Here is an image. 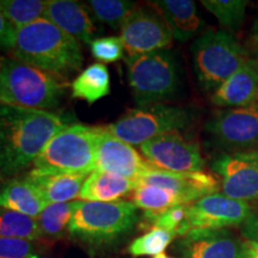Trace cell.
<instances>
[{"instance_id": "obj_30", "label": "cell", "mask_w": 258, "mask_h": 258, "mask_svg": "<svg viewBox=\"0 0 258 258\" xmlns=\"http://www.w3.org/2000/svg\"><path fill=\"white\" fill-rule=\"evenodd\" d=\"M177 237L175 232L152 228L150 232L132 241L128 252L134 257L159 256Z\"/></svg>"}, {"instance_id": "obj_32", "label": "cell", "mask_w": 258, "mask_h": 258, "mask_svg": "<svg viewBox=\"0 0 258 258\" xmlns=\"http://www.w3.org/2000/svg\"><path fill=\"white\" fill-rule=\"evenodd\" d=\"M92 55L101 62H116L123 57L124 47L121 37L110 36L96 38L90 44Z\"/></svg>"}, {"instance_id": "obj_9", "label": "cell", "mask_w": 258, "mask_h": 258, "mask_svg": "<svg viewBox=\"0 0 258 258\" xmlns=\"http://www.w3.org/2000/svg\"><path fill=\"white\" fill-rule=\"evenodd\" d=\"M205 131L215 146L228 153L251 151L258 147V104L215 112Z\"/></svg>"}, {"instance_id": "obj_25", "label": "cell", "mask_w": 258, "mask_h": 258, "mask_svg": "<svg viewBox=\"0 0 258 258\" xmlns=\"http://www.w3.org/2000/svg\"><path fill=\"white\" fill-rule=\"evenodd\" d=\"M73 208L74 202L48 205L36 218L42 237L59 239L69 233Z\"/></svg>"}, {"instance_id": "obj_3", "label": "cell", "mask_w": 258, "mask_h": 258, "mask_svg": "<svg viewBox=\"0 0 258 258\" xmlns=\"http://www.w3.org/2000/svg\"><path fill=\"white\" fill-rule=\"evenodd\" d=\"M139 220L133 202L74 201L69 234L90 247H105L120 243L133 231Z\"/></svg>"}, {"instance_id": "obj_13", "label": "cell", "mask_w": 258, "mask_h": 258, "mask_svg": "<svg viewBox=\"0 0 258 258\" xmlns=\"http://www.w3.org/2000/svg\"><path fill=\"white\" fill-rule=\"evenodd\" d=\"M222 194L244 202L258 201V151L222 153L212 163Z\"/></svg>"}, {"instance_id": "obj_6", "label": "cell", "mask_w": 258, "mask_h": 258, "mask_svg": "<svg viewBox=\"0 0 258 258\" xmlns=\"http://www.w3.org/2000/svg\"><path fill=\"white\" fill-rule=\"evenodd\" d=\"M99 127L67 124L54 135L34 161V169L49 172L91 175L96 170Z\"/></svg>"}, {"instance_id": "obj_5", "label": "cell", "mask_w": 258, "mask_h": 258, "mask_svg": "<svg viewBox=\"0 0 258 258\" xmlns=\"http://www.w3.org/2000/svg\"><path fill=\"white\" fill-rule=\"evenodd\" d=\"M191 55L199 85L212 93L252 57L232 32L215 29L194 41Z\"/></svg>"}, {"instance_id": "obj_38", "label": "cell", "mask_w": 258, "mask_h": 258, "mask_svg": "<svg viewBox=\"0 0 258 258\" xmlns=\"http://www.w3.org/2000/svg\"><path fill=\"white\" fill-rule=\"evenodd\" d=\"M154 258H172V257L166 256L165 253H161V254H159V256H157V257H154Z\"/></svg>"}, {"instance_id": "obj_23", "label": "cell", "mask_w": 258, "mask_h": 258, "mask_svg": "<svg viewBox=\"0 0 258 258\" xmlns=\"http://www.w3.org/2000/svg\"><path fill=\"white\" fill-rule=\"evenodd\" d=\"M110 93V74L103 63H93L73 80L72 97L93 104Z\"/></svg>"}, {"instance_id": "obj_34", "label": "cell", "mask_w": 258, "mask_h": 258, "mask_svg": "<svg viewBox=\"0 0 258 258\" xmlns=\"http://www.w3.org/2000/svg\"><path fill=\"white\" fill-rule=\"evenodd\" d=\"M15 38L16 29L0 11V51H11L15 44Z\"/></svg>"}, {"instance_id": "obj_21", "label": "cell", "mask_w": 258, "mask_h": 258, "mask_svg": "<svg viewBox=\"0 0 258 258\" xmlns=\"http://www.w3.org/2000/svg\"><path fill=\"white\" fill-rule=\"evenodd\" d=\"M139 185V179L95 170L84 182L79 198L86 202H115L134 191Z\"/></svg>"}, {"instance_id": "obj_39", "label": "cell", "mask_w": 258, "mask_h": 258, "mask_svg": "<svg viewBox=\"0 0 258 258\" xmlns=\"http://www.w3.org/2000/svg\"><path fill=\"white\" fill-rule=\"evenodd\" d=\"M2 59H0V72H2Z\"/></svg>"}, {"instance_id": "obj_20", "label": "cell", "mask_w": 258, "mask_h": 258, "mask_svg": "<svg viewBox=\"0 0 258 258\" xmlns=\"http://www.w3.org/2000/svg\"><path fill=\"white\" fill-rule=\"evenodd\" d=\"M150 4L164 18L177 41L190 40L202 27V19L192 0H158Z\"/></svg>"}, {"instance_id": "obj_22", "label": "cell", "mask_w": 258, "mask_h": 258, "mask_svg": "<svg viewBox=\"0 0 258 258\" xmlns=\"http://www.w3.org/2000/svg\"><path fill=\"white\" fill-rule=\"evenodd\" d=\"M48 203L42 194L25 178H14L0 188V207L36 219Z\"/></svg>"}, {"instance_id": "obj_11", "label": "cell", "mask_w": 258, "mask_h": 258, "mask_svg": "<svg viewBox=\"0 0 258 258\" xmlns=\"http://www.w3.org/2000/svg\"><path fill=\"white\" fill-rule=\"evenodd\" d=\"M120 37L127 56L163 50L173 40L166 22L151 4L133 10L121 27Z\"/></svg>"}, {"instance_id": "obj_18", "label": "cell", "mask_w": 258, "mask_h": 258, "mask_svg": "<svg viewBox=\"0 0 258 258\" xmlns=\"http://www.w3.org/2000/svg\"><path fill=\"white\" fill-rule=\"evenodd\" d=\"M44 18L78 42L91 44V42L96 40L97 30L88 6L78 2L50 0L48 2Z\"/></svg>"}, {"instance_id": "obj_24", "label": "cell", "mask_w": 258, "mask_h": 258, "mask_svg": "<svg viewBox=\"0 0 258 258\" xmlns=\"http://www.w3.org/2000/svg\"><path fill=\"white\" fill-rule=\"evenodd\" d=\"M137 208L143 209L144 214H159L176 206L188 205L182 196L172 190L159 186L140 184L133 191V201Z\"/></svg>"}, {"instance_id": "obj_19", "label": "cell", "mask_w": 258, "mask_h": 258, "mask_svg": "<svg viewBox=\"0 0 258 258\" xmlns=\"http://www.w3.org/2000/svg\"><path fill=\"white\" fill-rule=\"evenodd\" d=\"M90 175L49 172L32 169L25 177L42 194L48 205L72 202L79 198L83 184Z\"/></svg>"}, {"instance_id": "obj_27", "label": "cell", "mask_w": 258, "mask_h": 258, "mask_svg": "<svg viewBox=\"0 0 258 258\" xmlns=\"http://www.w3.org/2000/svg\"><path fill=\"white\" fill-rule=\"evenodd\" d=\"M47 5L43 0H0V11L17 30L44 18Z\"/></svg>"}, {"instance_id": "obj_12", "label": "cell", "mask_w": 258, "mask_h": 258, "mask_svg": "<svg viewBox=\"0 0 258 258\" xmlns=\"http://www.w3.org/2000/svg\"><path fill=\"white\" fill-rule=\"evenodd\" d=\"M249 202L215 192L186 206V219L179 235L196 228H227L241 226L252 213Z\"/></svg>"}, {"instance_id": "obj_29", "label": "cell", "mask_w": 258, "mask_h": 258, "mask_svg": "<svg viewBox=\"0 0 258 258\" xmlns=\"http://www.w3.org/2000/svg\"><path fill=\"white\" fill-rule=\"evenodd\" d=\"M135 8V3L127 0H90L88 3V9L93 16L112 29H121Z\"/></svg>"}, {"instance_id": "obj_17", "label": "cell", "mask_w": 258, "mask_h": 258, "mask_svg": "<svg viewBox=\"0 0 258 258\" xmlns=\"http://www.w3.org/2000/svg\"><path fill=\"white\" fill-rule=\"evenodd\" d=\"M258 101V61L253 57L212 93L211 101L219 108H243Z\"/></svg>"}, {"instance_id": "obj_26", "label": "cell", "mask_w": 258, "mask_h": 258, "mask_svg": "<svg viewBox=\"0 0 258 258\" xmlns=\"http://www.w3.org/2000/svg\"><path fill=\"white\" fill-rule=\"evenodd\" d=\"M41 237L37 219L0 207V238L34 241Z\"/></svg>"}, {"instance_id": "obj_8", "label": "cell", "mask_w": 258, "mask_h": 258, "mask_svg": "<svg viewBox=\"0 0 258 258\" xmlns=\"http://www.w3.org/2000/svg\"><path fill=\"white\" fill-rule=\"evenodd\" d=\"M191 123V115L182 106L154 104L132 109L105 129L129 145H141L160 135L183 131Z\"/></svg>"}, {"instance_id": "obj_10", "label": "cell", "mask_w": 258, "mask_h": 258, "mask_svg": "<svg viewBox=\"0 0 258 258\" xmlns=\"http://www.w3.org/2000/svg\"><path fill=\"white\" fill-rule=\"evenodd\" d=\"M145 159L158 170L170 172H199L205 160L199 144L182 133L170 132L140 146Z\"/></svg>"}, {"instance_id": "obj_7", "label": "cell", "mask_w": 258, "mask_h": 258, "mask_svg": "<svg viewBox=\"0 0 258 258\" xmlns=\"http://www.w3.org/2000/svg\"><path fill=\"white\" fill-rule=\"evenodd\" d=\"M128 82L138 108L164 104L179 90L176 57L163 49L125 57Z\"/></svg>"}, {"instance_id": "obj_33", "label": "cell", "mask_w": 258, "mask_h": 258, "mask_svg": "<svg viewBox=\"0 0 258 258\" xmlns=\"http://www.w3.org/2000/svg\"><path fill=\"white\" fill-rule=\"evenodd\" d=\"M0 258H38L34 241L0 238Z\"/></svg>"}, {"instance_id": "obj_35", "label": "cell", "mask_w": 258, "mask_h": 258, "mask_svg": "<svg viewBox=\"0 0 258 258\" xmlns=\"http://www.w3.org/2000/svg\"><path fill=\"white\" fill-rule=\"evenodd\" d=\"M240 232L246 241L258 244V209L252 211L250 217L240 226Z\"/></svg>"}, {"instance_id": "obj_4", "label": "cell", "mask_w": 258, "mask_h": 258, "mask_svg": "<svg viewBox=\"0 0 258 258\" xmlns=\"http://www.w3.org/2000/svg\"><path fill=\"white\" fill-rule=\"evenodd\" d=\"M63 92L64 85L54 74L17 59H3L0 104L48 111L59 104Z\"/></svg>"}, {"instance_id": "obj_15", "label": "cell", "mask_w": 258, "mask_h": 258, "mask_svg": "<svg viewBox=\"0 0 258 258\" xmlns=\"http://www.w3.org/2000/svg\"><path fill=\"white\" fill-rule=\"evenodd\" d=\"M96 170L125 178L139 179L152 170H156V167L151 165L132 145L114 137L105 127H99Z\"/></svg>"}, {"instance_id": "obj_16", "label": "cell", "mask_w": 258, "mask_h": 258, "mask_svg": "<svg viewBox=\"0 0 258 258\" xmlns=\"http://www.w3.org/2000/svg\"><path fill=\"white\" fill-rule=\"evenodd\" d=\"M140 184L154 185L172 190L182 196L185 202L198 201L205 196L218 192L220 183L214 176L207 172H170L163 170H152L139 178Z\"/></svg>"}, {"instance_id": "obj_1", "label": "cell", "mask_w": 258, "mask_h": 258, "mask_svg": "<svg viewBox=\"0 0 258 258\" xmlns=\"http://www.w3.org/2000/svg\"><path fill=\"white\" fill-rule=\"evenodd\" d=\"M67 122L50 111L0 104V173L14 176L34 164Z\"/></svg>"}, {"instance_id": "obj_37", "label": "cell", "mask_w": 258, "mask_h": 258, "mask_svg": "<svg viewBox=\"0 0 258 258\" xmlns=\"http://www.w3.org/2000/svg\"><path fill=\"white\" fill-rule=\"evenodd\" d=\"M245 258H258V244L245 240Z\"/></svg>"}, {"instance_id": "obj_36", "label": "cell", "mask_w": 258, "mask_h": 258, "mask_svg": "<svg viewBox=\"0 0 258 258\" xmlns=\"http://www.w3.org/2000/svg\"><path fill=\"white\" fill-rule=\"evenodd\" d=\"M250 49L252 57L254 60L258 61V18L254 22L252 31H251V38H250Z\"/></svg>"}, {"instance_id": "obj_31", "label": "cell", "mask_w": 258, "mask_h": 258, "mask_svg": "<svg viewBox=\"0 0 258 258\" xmlns=\"http://www.w3.org/2000/svg\"><path fill=\"white\" fill-rule=\"evenodd\" d=\"M186 206L188 205L176 206L159 214H144V217L152 225V228H161V230L175 232L178 237L186 219Z\"/></svg>"}, {"instance_id": "obj_14", "label": "cell", "mask_w": 258, "mask_h": 258, "mask_svg": "<svg viewBox=\"0 0 258 258\" xmlns=\"http://www.w3.org/2000/svg\"><path fill=\"white\" fill-rule=\"evenodd\" d=\"M179 258H245V240L228 228H196L173 245Z\"/></svg>"}, {"instance_id": "obj_28", "label": "cell", "mask_w": 258, "mask_h": 258, "mask_svg": "<svg viewBox=\"0 0 258 258\" xmlns=\"http://www.w3.org/2000/svg\"><path fill=\"white\" fill-rule=\"evenodd\" d=\"M201 4L227 31H237L244 23L246 0H203Z\"/></svg>"}, {"instance_id": "obj_2", "label": "cell", "mask_w": 258, "mask_h": 258, "mask_svg": "<svg viewBox=\"0 0 258 258\" xmlns=\"http://www.w3.org/2000/svg\"><path fill=\"white\" fill-rule=\"evenodd\" d=\"M14 59L54 76H70L79 71L83 54L79 42L46 18L16 30Z\"/></svg>"}]
</instances>
